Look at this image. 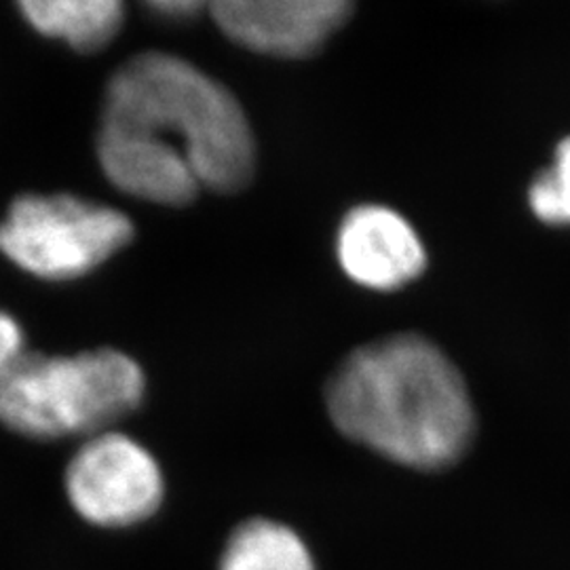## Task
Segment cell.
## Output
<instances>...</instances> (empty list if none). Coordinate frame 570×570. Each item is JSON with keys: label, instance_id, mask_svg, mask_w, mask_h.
I'll return each mask as SVG.
<instances>
[{"label": "cell", "instance_id": "cell-1", "mask_svg": "<svg viewBox=\"0 0 570 570\" xmlns=\"http://www.w3.org/2000/svg\"><path fill=\"white\" fill-rule=\"evenodd\" d=\"M98 159L119 190L188 205L202 188L242 190L256 144L242 104L183 58L146 51L115 72L104 96Z\"/></svg>", "mask_w": 570, "mask_h": 570}, {"label": "cell", "instance_id": "cell-2", "mask_svg": "<svg viewBox=\"0 0 570 570\" xmlns=\"http://www.w3.org/2000/svg\"><path fill=\"white\" fill-rule=\"evenodd\" d=\"M334 428L389 461L442 471L475 438V410L461 372L419 334H397L355 348L326 387Z\"/></svg>", "mask_w": 570, "mask_h": 570}, {"label": "cell", "instance_id": "cell-3", "mask_svg": "<svg viewBox=\"0 0 570 570\" xmlns=\"http://www.w3.org/2000/svg\"><path fill=\"white\" fill-rule=\"evenodd\" d=\"M142 367L115 348L21 353L0 374V423L32 440L98 435L142 404Z\"/></svg>", "mask_w": 570, "mask_h": 570}, {"label": "cell", "instance_id": "cell-4", "mask_svg": "<svg viewBox=\"0 0 570 570\" xmlns=\"http://www.w3.org/2000/svg\"><path fill=\"white\" fill-rule=\"evenodd\" d=\"M131 239L122 212L75 195H23L0 223V252L47 282L82 277Z\"/></svg>", "mask_w": 570, "mask_h": 570}, {"label": "cell", "instance_id": "cell-5", "mask_svg": "<svg viewBox=\"0 0 570 570\" xmlns=\"http://www.w3.org/2000/svg\"><path fill=\"white\" fill-rule=\"evenodd\" d=\"M66 494L89 524L127 529L161 508L164 471L142 444L108 429L91 435L68 463Z\"/></svg>", "mask_w": 570, "mask_h": 570}, {"label": "cell", "instance_id": "cell-6", "mask_svg": "<svg viewBox=\"0 0 570 570\" xmlns=\"http://www.w3.org/2000/svg\"><path fill=\"white\" fill-rule=\"evenodd\" d=\"M212 18L230 41L249 51L301 60L317 53L348 20L346 0H218Z\"/></svg>", "mask_w": 570, "mask_h": 570}, {"label": "cell", "instance_id": "cell-7", "mask_svg": "<svg viewBox=\"0 0 570 570\" xmlns=\"http://www.w3.org/2000/svg\"><path fill=\"white\" fill-rule=\"evenodd\" d=\"M336 252L355 284L383 292L410 284L428 263L416 230L383 205L351 209L338 228Z\"/></svg>", "mask_w": 570, "mask_h": 570}, {"label": "cell", "instance_id": "cell-8", "mask_svg": "<svg viewBox=\"0 0 570 570\" xmlns=\"http://www.w3.org/2000/svg\"><path fill=\"white\" fill-rule=\"evenodd\" d=\"M21 16L42 37L68 42L75 51H100L125 20L119 0H23Z\"/></svg>", "mask_w": 570, "mask_h": 570}, {"label": "cell", "instance_id": "cell-9", "mask_svg": "<svg viewBox=\"0 0 570 570\" xmlns=\"http://www.w3.org/2000/svg\"><path fill=\"white\" fill-rule=\"evenodd\" d=\"M218 570H317V564L296 530L254 518L233 530Z\"/></svg>", "mask_w": 570, "mask_h": 570}, {"label": "cell", "instance_id": "cell-10", "mask_svg": "<svg viewBox=\"0 0 570 570\" xmlns=\"http://www.w3.org/2000/svg\"><path fill=\"white\" fill-rule=\"evenodd\" d=\"M529 204L543 223L570 225V138L560 142L553 165L530 186Z\"/></svg>", "mask_w": 570, "mask_h": 570}, {"label": "cell", "instance_id": "cell-11", "mask_svg": "<svg viewBox=\"0 0 570 570\" xmlns=\"http://www.w3.org/2000/svg\"><path fill=\"white\" fill-rule=\"evenodd\" d=\"M23 348L21 327L11 315L0 311V374L20 357Z\"/></svg>", "mask_w": 570, "mask_h": 570}, {"label": "cell", "instance_id": "cell-12", "mask_svg": "<svg viewBox=\"0 0 570 570\" xmlns=\"http://www.w3.org/2000/svg\"><path fill=\"white\" fill-rule=\"evenodd\" d=\"M150 9L157 11L159 16H167V18H190L193 13H197L202 9V2H195V0H159V2H150Z\"/></svg>", "mask_w": 570, "mask_h": 570}]
</instances>
